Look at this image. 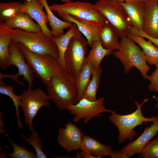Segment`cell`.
I'll list each match as a JSON object with an SVG mask.
<instances>
[{
	"instance_id": "1",
	"label": "cell",
	"mask_w": 158,
	"mask_h": 158,
	"mask_svg": "<svg viewBox=\"0 0 158 158\" xmlns=\"http://www.w3.org/2000/svg\"><path fill=\"white\" fill-rule=\"evenodd\" d=\"M47 86V93L50 100L60 110L79 101L76 80L65 70H61L52 78Z\"/></svg>"
},
{
	"instance_id": "2",
	"label": "cell",
	"mask_w": 158,
	"mask_h": 158,
	"mask_svg": "<svg viewBox=\"0 0 158 158\" xmlns=\"http://www.w3.org/2000/svg\"><path fill=\"white\" fill-rule=\"evenodd\" d=\"M120 37L119 47L112 54L120 61L125 73L135 67L141 73L142 77L147 79L148 75L147 73L150 69L142 50L128 36H122Z\"/></svg>"
},
{
	"instance_id": "3",
	"label": "cell",
	"mask_w": 158,
	"mask_h": 158,
	"mask_svg": "<svg viewBox=\"0 0 158 158\" xmlns=\"http://www.w3.org/2000/svg\"><path fill=\"white\" fill-rule=\"evenodd\" d=\"M149 99L145 98L141 104L134 101L137 109L131 114L122 115L114 111L109 116L110 122L113 123L118 129L119 135L118 139L119 143H123L126 139L132 142L134 137L137 135L134 130L135 127L143 123L153 122L157 118V116L147 118L142 113V107Z\"/></svg>"
},
{
	"instance_id": "4",
	"label": "cell",
	"mask_w": 158,
	"mask_h": 158,
	"mask_svg": "<svg viewBox=\"0 0 158 158\" xmlns=\"http://www.w3.org/2000/svg\"><path fill=\"white\" fill-rule=\"evenodd\" d=\"M20 50L27 63L37 77L47 85L52 77L62 70L58 59L48 54L34 53L23 44L18 43Z\"/></svg>"
},
{
	"instance_id": "5",
	"label": "cell",
	"mask_w": 158,
	"mask_h": 158,
	"mask_svg": "<svg viewBox=\"0 0 158 158\" xmlns=\"http://www.w3.org/2000/svg\"><path fill=\"white\" fill-rule=\"evenodd\" d=\"M49 7L52 11L69 15L80 22L101 26L109 22L90 3L71 1Z\"/></svg>"
},
{
	"instance_id": "6",
	"label": "cell",
	"mask_w": 158,
	"mask_h": 158,
	"mask_svg": "<svg viewBox=\"0 0 158 158\" xmlns=\"http://www.w3.org/2000/svg\"><path fill=\"white\" fill-rule=\"evenodd\" d=\"M16 33L12 40L23 44L31 51L39 54H48L57 59L59 53L53 37H49L41 31L36 32H26L15 29Z\"/></svg>"
},
{
	"instance_id": "7",
	"label": "cell",
	"mask_w": 158,
	"mask_h": 158,
	"mask_svg": "<svg viewBox=\"0 0 158 158\" xmlns=\"http://www.w3.org/2000/svg\"><path fill=\"white\" fill-rule=\"evenodd\" d=\"M94 5L112 26L119 37L128 36L132 26L120 5L111 0H99Z\"/></svg>"
},
{
	"instance_id": "8",
	"label": "cell",
	"mask_w": 158,
	"mask_h": 158,
	"mask_svg": "<svg viewBox=\"0 0 158 158\" xmlns=\"http://www.w3.org/2000/svg\"><path fill=\"white\" fill-rule=\"evenodd\" d=\"M88 45L82 35H75L71 39L66 51L65 71L76 81L84 63Z\"/></svg>"
},
{
	"instance_id": "9",
	"label": "cell",
	"mask_w": 158,
	"mask_h": 158,
	"mask_svg": "<svg viewBox=\"0 0 158 158\" xmlns=\"http://www.w3.org/2000/svg\"><path fill=\"white\" fill-rule=\"evenodd\" d=\"M20 106L24 116V122L29 129L34 130L32 121L42 107L50 105L47 93L40 88H28L19 95Z\"/></svg>"
},
{
	"instance_id": "10",
	"label": "cell",
	"mask_w": 158,
	"mask_h": 158,
	"mask_svg": "<svg viewBox=\"0 0 158 158\" xmlns=\"http://www.w3.org/2000/svg\"><path fill=\"white\" fill-rule=\"evenodd\" d=\"M104 97H100L93 101L83 97L76 104L67 106L66 110L73 115L74 122L77 123L83 119L84 124H86L93 118L100 117L102 113H111L114 111L105 108L104 105Z\"/></svg>"
},
{
	"instance_id": "11",
	"label": "cell",
	"mask_w": 158,
	"mask_h": 158,
	"mask_svg": "<svg viewBox=\"0 0 158 158\" xmlns=\"http://www.w3.org/2000/svg\"><path fill=\"white\" fill-rule=\"evenodd\" d=\"M84 133L71 121L60 128L57 138L59 144L68 152L80 149Z\"/></svg>"
},
{
	"instance_id": "12",
	"label": "cell",
	"mask_w": 158,
	"mask_h": 158,
	"mask_svg": "<svg viewBox=\"0 0 158 158\" xmlns=\"http://www.w3.org/2000/svg\"><path fill=\"white\" fill-rule=\"evenodd\" d=\"M9 51L8 66L13 65L17 67L18 70L17 73L18 75L19 76H23L24 80L28 83V88H32L33 84L34 73L21 53L18 43L11 40Z\"/></svg>"
},
{
	"instance_id": "13",
	"label": "cell",
	"mask_w": 158,
	"mask_h": 158,
	"mask_svg": "<svg viewBox=\"0 0 158 158\" xmlns=\"http://www.w3.org/2000/svg\"><path fill=\"white\" fill-rule=\"evenodd\" d=\"M44 5L40 0L25 1L22 3L19 12L28 14L36 21L44 34L52 37L51 30L47 25L49 21L46 12L44 11Z\"/></svg>"
},
{
	"instance_id": "14",
	"label": "cell",
	"mask_w": 158,
	"mask_h": 158,
	"mask_svg": "<svg viewBox=\"0 0 158 158\" xmlns=\"http://www.w3.org/2000/svg\"><path fill=\"white\" fill-rule=\"evenodd\" d=\"M158 132V116L150 126L144 129L141 135L134 141L128 143L120 151L128 158L135 154L141 153L145 145L154 137L157 135Z\"/></svg>"
},
{
	"instance_id": "15",
	"label": "cell",
	"mask_w": 158,
	"mask_h": 158,
	"mask_svg": "<svg viewBox=\"0 0 158 158\" xmlns=\"http://www.w3.org/2000/svg\"><path fill=\"white\" fill-rule=\"evenodd\" d=\"M158 0L145 3L143 31L148 36L158 38Z\"/></svg>"
},
{
	"instance_id": "16",
	"label": "cell",
	"mask_w": 158,
	"mask_h": 158,
	"mask_svg": "<svg viewBox=\"0 0 158 158\" xmlns=\"http://www.w3.org/2000/svg\"><path fill=\"white\" fill-rule=\"evenodd\" d=\"M117 3L124 9L132 26L143 31L145 3L132 1Z\"/></svg>"
},
{
	"instance_id": "17",
	"label": "cell",
	"mask_w": 158,
	"mask_h": 158,
	"mask_svg": "<svg viewBox=\"0 0 158 158\" xmlns=\"http://www.w3.org/2000/svg\"><path fill=\"white\" fill-rule=\"evenodd\" d=\"M57 13L64 21L71 22L76 25L80 32L85 37L88 45L91 48L94 42L99 39V35L102 26L80 22L69 15L61 13Z\"/></svg>"
},
{
	"instance_id": "18",
	"label": "cell",
	"mask_w": 158,
	"mask_h": 158,
	"mask_svg": "<svg viewBox=\"0 0 158 158\" xmlns=\"http://www.w3.org/2000/svg\"><path fill=\"white\" fill-rule=\"evenodd\" d=\"M80 149L96 158L110 156L113 151L110 146L103 144L86 134L83 137Z\"/></svg>"
},
{
	"instance_id": "19",
	"label": "cell",
	"mask_w": 158,
	"mask_h": 158,
	"mask_svg": "<svg viewBox=\"0 0 158 158\" xmlns=\"http://www.w3.org/2000/svg\"><path fill=\"white\" fill-rule=\"evenodd\" d=\"M15 29L11 28L0 22V67L5 70L8 66L9 48Z\"/></svg>"
},
{
	"instance_id": "20",
	"label": "cell",
	"mask_w": 158,
	"mask_h": 158,
	"mask_svg": "<svg viewBox=\"0 0 158 158\" xmlns=\"http://www.w3.org/2000/svg\"><path fill=\"white\" fill-rule=\"evenodd\" d=\"M26 13L19 12L13 18L2 22L12 29H19L28 32H36L41 31L38 24L35 23Z\"/></svg>"
},
{
	"instance_id": "21",
	"label": "cell",
	"mask_w": 158,
	"mask_h": 158,
	"mask_svg": "<svg viewBox=\"0 0 158 158\" xmlns=\"http://www.w3.org/2000/svg\"><path fill=\"white\" fill-rule=\"evenodd\" d=\"M79 35H82V33L78 29L76 25L73 23L72 26L66 33L61 36L53 37L58 49V61L63 70L65 69L64 56L70 40L73 36Z\"/></svg>"
},
{
	"instance_id": "22",
	"label": "cell",
	"mask_w": 158,
	"mask_h": 158,
	"mask_svg": "<svg viewBox=\"0 0 158 158\" xmlns=\"http://www.w3.org/2000/svg\"><path fill=\"white\" fill-rule=\"evenodd\" d=\"M142 48L147 63L150 65H158V47L150 40L145 38L130 33L128 36Z\"/></svg>"
},
{
	"instance_id": "23",
	"label": "cell",
	"mask_w": 158,
	"mask_h": 158,
	"mask_svg": "<svg viewBox=\"0 0 158 158\" xmlns=\"http://www.w3.org/2000/svg\"><path fill=\"white\" fill-rule=\"evenodd\" d=\"M119 37L109 22L102 26L99 35V40L104 48L113 51L118 50L120 45Z\"/></svg>"
},
{
	"instance_id": "24",
	"label": "cell",
	"mask_w": 158,
	"mask_h": 158,
	"mask_svg": "<svg viewBox=\"0 0 158 158\" xmlns=\"http://www.w3.org/2000/svg\"><path fill=\"white\" fill-rule=\"evenodd\" d=\"M44 6L47 14L49 25L53 37H58L64 34V30L70 28L73 23L62 21L56 17L49 8L47 0H40Z\"/></svg>"
},
{
	"instance_id": "25",
	"label": "cell",
	"mask_w": 158,
	"mask_h": 158,
	"mask_svg": "<svg viewBox=\"0 0 158 158\" xmlns=\"http://www.w3.org/2000/svg\"><path fill=\"white\" fill-rule=\"evenodd\" d=\"M85 58V61L91 63L94 69L98 68L103 58L113 53V51L104 48L99 39L96 41Z\"/></svg>"
},
{
	"instance_id": "26",
	"label": "cell",
	"mask_w": 158,
	"mask_h": 158,
	"mask_svg": "<svg viewBox=\"0 0 158 158\" xmlns=\"http://www.w3.org/2000/svg\"><path fill=\"white\" fill-rule=\"evenodd\" d=\"M93 70L91 63L85 61L76 81L79 100L83 97L90 80Z\"/></svg>"
},
{
	"instance_id": "27",
	"label": "cell",
	"mask_w": 158,
	"mask_h": 158,
	"mask_svg": "<svg viewBox=\"0 0 158 158\" xmlns=\"http://www.w3.org/2000/svg\"><path fill=\"white\" fill-rule=\"evenodd\" d=\"M102 71L100 67L96 69H94L90 80L85 91L83 97L90 101H95L97 99L96 94Z\"/></svg>"
},
{
	"instance_id": "28",
	"label": "cell",
	"mask_w": 158,
	"mask_h": 158,
	"mask_svg": "<svg viewBox=\"0 0 158 158\" xmlns=\"http://www.w3.org/2000/svg\"><path fill=\"white\" fill-rule=\"evenodd\" d=\"M22 4L20 2L1 3L0 22H3L14 17L19 12Z\"/></svg>"
},
{
	"instance_id": "29",
	"label": "cell",
	"mask_w": 158,
	"mask_h": 158,
	"mask_svg": "<svg viewBox=\"0 0 158 158\" xmlns=\"http://www.w3.org/2000/svg\"><path fill=\"white\" fill-rule=\"evenodd\" d=\"M0 93L9 96L12 100L15 110L17 118V125L19 129L23 128L19 113V107L20 106V101L19 95H16L13 92V87L11 86L5 85L4 82H0Z\"/></svg>"
},
{
	"instance_id": "30",
	"label": "cell",
	"mask_w": 158,
	"mask_h": 158,
	"mask_svg": "<svg viewBox=\"0 0 158 158\" xmlns=\"http://www.w3.org/2000/svg\"><path fill=\"white\" fill-rule=\"evenodd\" d=\"M23 139L27 143L30 144L34 148L36 152L37 158H47V157L42 150V141L37 132L34 130L32 131L31 135L26 138L23 136Z\"/></svg>"
},
{
	"instance_id": "31",
	"label": "cell",
	"mask_w": 158,
	"mask_h": 158,
	"mask_svg": "<svg viewBox=\"0 0 158 158\" xmlns=\"http://www.w3.org/2000/svg\"><path fill=\"white\" fill-rule=\"evenodd\" d=\"M10 143L13 147V151L8 153L11 158H36V155L33 152L29 151L24 147L17 145L8 137Z\"/></svg>"
},
{
	"instance_id": "32",
	"label": "cell",
	"mask_w": 158,
	"mask_h": 158,
	"mask_svg": "<svg viewBox=\"0 0 158 158\" xmlns=\"http://www.w3.org/2000/svg\"><path fill=\"white\" fill-rule=\"evenodd\" d=\"M138 157L158 158V136L145 145Z\"/></svg>"
},
{
	"instance_id": "33",
	"label": "cell",
	"mask_w": 158,
	"mask_h": 158,
	"mask_svg": "<svg viewBox=\"0 0 158 158\" xmlns=\"http://www.w3.org/2000/svg\"><path fill=\"white\" fill-rule=\"evenodd\" d=\"M151 75H148L147 79L150 81L148 89L150 91L158 92V65Z\"/></svg>"
},
{
	"instance_id": "34",
	"label": "cell",
	"mask_w": 158,
	"mask_h": 158,
	"mask_svg": "<svg viewBox=\"0 0 158 158\" xmlns=\"http://www.w3.org/2000/svg\"><path fill=\"white\" fill-rule=\"evenodd\" d=\"M130 34L141 36L148 39L158 47V38L150 37L146 34L143 31L139 30L133 26L130 28Z\"/></svg>"
},
{
	"instance_id": "35",
	"label": "cell",
	"mask_w": 158,
	"mask_h": 158,
	"mask_svg": "<svg viewBox=\"0 0 158 158\" xmlns=\"http://www.w3.org/2000/svg\"><path fill=\"white\" fill-rule=\"evenodd\" d=\"M19 76L17 74H4L1 73H0V81H3V79L6 77H8L12 79L15 82L17 83H18L21 85H23V82H20L18 80V77Z\"/></svg>"
},
{
	"instance_id": "36",
	"label": "cell",
	"mask_w": 158,
	"mask_h": 158,
	"mask_svg": "<svg viewBox=\"0 0 158 158\" xmlns=\"http://www.w3.org/2000/svg\"><path fill=\"white\" fill-rule=\"evenodd\" d=\"M110 156L112 158H128L126 156L122 153L120 151L119 152L113 150Z\"/></svg>"
},
{
	"instance_id": "37",
	"label": "cell",
	"mask_w": 158,
	"mask_h": 158,
	"mask_svg": "<svg viewBox=\"0 0 158 158\" xmlns=\"http://www.w3.org/2000/svg\"><path fill=\"white\" fill-rule=\"evenodd\" d=\"M3 116L2 113L0 112V133L2 134H6V131L4 127Z\"/></svg>"
},
{
	"instance_id": "38",
	"label": "cell",
	"mask_w": 158,
	"mask_h": 158,
	"mask_svg": "<svg viewBox=\"0 0 158 158\" xmlns=\"http://www.w3.org/2000/svg\"><path fill=\"white\" fill-rule=\"evenodd\" d=\"M117 3L121 2H129L132 1L140 2L145 3L150 0H111Z\"/></svg>"
},
{
	"instance_id": "39",
	"label": "cell",
	"mask_w": 158,
	"mask_h": 158,
	"mask_svg": "<svg viewBox=\"0 0 158 158\" xmlns=\"http://www.w3.org/2000/svg\"><path fill=\"white\" fill-rule=\"evenodd\" d=\"M79 153L81 158H96L95 157L91 155L90 154L82 151H81Z\"/></svg>"
},
{
	"instance_id": "40",
	"label": "cell",
	"mask_w": 158,
	"mask_h": 158,
	"mask_svg": "<svg viewBox=\"0 0 158 158\" xmlns=\"http://www.w3.org/2000/svg\"><path fill=\"white\" fill-rule=\"evenodd\" d=\"M155 101L157 102V104L156 105V107L157 108H158V96L156 97Z\"/></svg>"
},
{
	"instance_id": "41",
	"label": "cell",
	"mask_w": 158,
	"mask_h": 158,
	"mask_svg": "<svg viewBox=\"0 0 158 158\" xmlns=\"http://www.w3.org/2000/svg\"><path fill=\"white\" fill-rule=\"evenodd\" d=\"M61 1L65 2V3L71 1V0H60Z\"/></svg>"
},
{
	"instance_id": "42",
	"label": "cell",
	"mask_w": 158,
	"mask_h": 158,
	"mask_svg": "<svg viewBox=\"0 0 158 158\" xmlns=\"http://www.w3.org/2000/svg\"><path fill=\"white\" fill-rule=\"evenodd\" d=\"M25 1H30L31 0H25Z\"/></svg>"
},
{
	"instance_id": "43",
	"label": "cell",
	"mask_w": 158,
	"mask_h": 158,
	"mask_svg": "<svg viewBox=\"0 0 158 158\" xmlns=\"http://www.w3.org/2000/svg\"></svg>"
},
{
	"instance_id": "44",
	"label": "cell",
	"mask_w": 158,
	"mask_h": 158,
	"mask_svg": "<svg viewBox=\"0 0 158 158\" xmlns=\"http://www.w3.org/2000/svg\"></svg>"
}]
</instances>
